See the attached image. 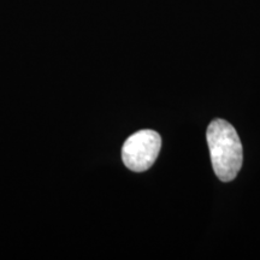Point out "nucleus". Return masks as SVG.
Returning a JSON list of instances; mask_svg holds the SVG:
<instances>
[{
  "label": "nucleus",
  "mask_w": 260,
  "mask_h": 260,
  "mask_svg": "<svg viewBox=\"0 0 260 260\" xmlns=\"http://www.w3.org/2000/svg\"><path fill=\"white\" fill-rule=\"evenodd\" d=\"M214 174L223 182L237 176L242 167V144L234 126L224 119H214L206 132Z\"/></svg>",
  "instance_id": "f257e3e1"
},
{
  "label": "nucleus",
  "mask_w": 260,
  "mask_h": 260,
  "mask_svg": "<svg viewBox=\"0 0 260 260\" xmlns=\"http://www.w3.org/2000/svg\"><path fill=\"white\" fill-rule=\"evenodd\" d=\"M161 147L160 135L154 130H140L125 140L122 148L123 162L129 170L142 172L154 164Z\"/></svg>",
  "instance_id": "f03ea898"
}]
</instances>
